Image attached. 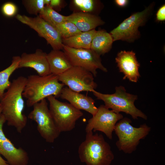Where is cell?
I'll use <instances>...</instances> for the list:
<instances>
[{
  "label": "cell",
  "instance_id": "cell-18",
  "mask_svg": "<svg viewBox=\"0 0 165 165\" xmlns=\"http://www.w3.org/2000/svg\"><path fill=\"white\" fill-rule=\"evenodd\" d=\"M47 57L51 74L59 75L72 66L65 53L60 50H53L47 54Z\"/></svg>",
  "mask_w": 165,
  "mask_h": 165
},
{
  "label": "cell",
  "instance_id": "cell-23",
  "mask_svg": "<svg viewBox=\"0 0 165 165\" xmlns=\"http://www.w3.org/2000/svg\"><path fill=\"white\" fill-rule=\"evenodd\" d=\"M55 28L62 39L71 37L82 32L74 24L67 20L58 25Z\"/></svg>",
  "mask_w": 165,
  "mask_h": 165
},
{
  "label": "cell",
  "instance_id": "cell-10",
  "mask_svg": "<svg viewBox=\"0 0 165 165\" xmlns=\"http://www.w3.org/2000/svg\"><path fill=\"white\" fill-rule=\"evenodd\" d=\"M58 76L60 82L75 92H92L97 87L93 74L80 67L73 66Z\"/></svg>",
  "mask_w": 165,
  "mask_h": 165
},
{
  "label": "cell",
  "instance_id": "cell-2",
  "mask_svg": "<svg viewBox=\"0 0 165 165\" xmlns=\"http://www.w3.org/2000/svg\"><path fill=\"white\" fill-rule=\"evenodd\" d=\"M58 75L50 74L41 76L32 75L27 78L22 93L23 97L27 99L28 107H32L50 96L60 97L64 85L59 82Z\"/></svg>",
  "mask_w": 165,
  "mask_h": 165
},
{
  "label": "cell",
  "instance_id": "cell-28",
  "mask_svg": "<svg viewBox=\"0 0 165 165\" xmlns=\"http://www.w3.org/2000/svg\"><path fill=\"white\" fill-rule=\"evenodd\" d=\"M6 121L4 116L2 114H1L0 116V140H2L6 137L2 129L3 124Z\"/></svg>",
  "mask_w": 165,
  "mask_h": 165
},
{
  "label": "cell",
  "instance_id": "cell-33",
  "mask_svg": "<svg viewBox=\"0 0 165 165\" xmlns=\"http://www.w3.org/2000/svg\"><path fill=\"white\" fill-rule=\"evenodd\" d=\"M2 106L1 104H0V116L2 114Z\"/></svg>",
  "mask_w": 165,
  "mask_h": 165
},
{
  "label": "cell",
  "instance_id": "cell-7",
  "mask_svg": "<svg viewBox=\"0 0 165 165\" xmlns=\"http://www.w3.org/2000/svg\"><path fill=\"white\" fill-rule=\"evenodd\" d=\"M49 110L54 123L61 133L71 131L83 113L71 104L57 100L53 96L47 97Z\"/></svg>",
  "mask_w": 165,
  "mask_h": 165
},
{
  "label": "cell",
  "instance_id": "cell-30",
  "mask_svg": "<svg viewBox=\"0 0 165 165\" xmlns=\"http://www.w3.org/2000/svg\"><path fill=\"white\" fill-rule=\"evenodd\" d=\"M128 0H116L115 2L117 6L121 7H123L126 6L128 4Z\"/></svg>",
  "mask_w": 165,
  "mask_h": 165
},
{
  "label": "cell",
  "instance_id": "cell-21",
  "mask_svg": "<svg viewBox=\"0 0 165 165\" xmlns=\"http://www.w3.org/2000/svg\"><path fill=\"white\" fill-rule=\"evenodd\" d=\"M19 56H15L12 58L11 64L6 68L0 72V100L2 98L5 90L9 87L11 82L9 78L17 69L20 61Z\"/></svg>",
  "mask_w": 165,
  "mask_h": 165
},
{
  "label": "cell",
  "instance_id": "cell-29",
  "mask_svg": "<svg viewBox=\"0 0 165 165\" xmlns=\"http://www.w3.org/2000/svg\"><path fill=\"white\" fill-rule=\"evenodd\" d=\"M61 1L60 0H50V6L53 9L58 8L60 6Z\"/></svg>",
  "mask_w": 165,
  "mask_h": 165
},
{
  "label": "cell",
  "instance_id": "cell-12",
  "mask_svg": "<svg viewBox=\"0 0 165 165\" xmlns=\"http://www.w3.org/2000/svg\"><path fill=\"white\" fill-rule=\"evenodd\" d=\"M123 118L122 114L116 113L101 105L98 108L95 115L90 119L85 128L86 133L96 131L104 133L110 139L112 138V133L118 121Z\"/></svg>",
  "mask_w": 165,
  "mask_h": 165
},
{
  "label": "cell",
  "instance_id": "cell-11",
  "mask_svg": "<svg viewBox=\"0 0 165 165\" xmlns=\"http://www.w3.org/2000/svg\"><path fill=\"white\" fill-rule=\"evenodd\" d=\"M16 18L19 21L35 31L40 36L44 38L53 50H62V39L55 27L39 15L32 17L18 14L16 16Z\"/></svg>",
  "mask_w": 165,
  "mask_h": 165
},
{
  "label": "cell",
  "instance_id": "cell-32",
  "mask_svg": "<svg viewBox=\"0 0 165 165\" xmlns=\"http://www.w3.org/2000/svg\"><path fill=\"white\" fill-rule=\"evenodd\" d=\"M50 0H44L45 5H50Z\"/></svg>",
  "mask_w": 165,
  "mask_h": 165
},
{
  "label": "cell",
  "instance_id": "cell-1",
  "mask_svg": "<svg viewBox=\"0 0 165 165\" xmlns=\"http://www.w3.org/2000/svg\"><path fill=\"white\" fill-rule=\"evenodd\" d=\"M26 79L27 78L23 76L13 79L0 100L2 113L8 125L14 127L20 133L25 127L27 122V117L23 113L24 102L22 93Z\"/></svg>",
  "mask_w": 165,
  "mask_h": 165
},
{
  "label": "cell",
  "instance_id": "cell-8",
  "mask_svg": "<svg viewBox=\"0 0 165 165\" xmlns=\"http://www.w3.org/2000/svg\"><path fill=\"white\" fill-rule=\"evenodd\" d=\"M28 118L36 122L41 136L47 142H54L61 132L57 127L48 106L46 99L34 104Z\"/></svg>",
  "mask_w": 165,
  "mask_h": 165
},
{
  "label": "cell",
  "instance_id": "cell-26",
  "mask_svg": "<svg viewBox=\"0 0 165 165\" xmlns=\"http://www.w3.org/2000/svg\"><path fill=\"white\" fill-rule=\"evenodd\" d=\"M17 10L16 6L11 2H7L4 3L1 8L2 14L7 17H11L15 15Z\"/></svg>",
  "mask_w": 165,
  "mask_h": 165
},
{
  "label": "cell",
  "instance_id": "cell-6",
  "mask_svg": "<svg viewBox=\"0 0 165 165\" xmlns=\"http://www.w3.org/2000/svg\"><path fill=\"white\" fill-rule=\"evenodd\" d=\"M154 4L150 5L143 10L134 13L124 20L110 34L113 41L121 40L129 42L139 38V27L146 23L152 11Z\"/></svg>",
  "mask_w": 165,
  "mask_h": 165
},
{
  "label": "cell",
  "instance_id": "cell-27",
  "mask_svg": "<svg viewBox=\"0 0 165 165\" xmlns=\"http://www.w3.org/2000/svg\"><path fill=\"white\" fill-rule=\"evenodd\" d=\"M156 20L158 21L165 20V5L162 6L158 10L156 13Z\"/></svg>",
  "mask_w": 165,
  "mask_h": 165
},
{
  "label": "cell",
  "instance_id": "cell-22",
  "mask_svg": "<svg viewBox=\"0 0 165 165\" xmlns=\"http://www.w3.org/2000/svg\"><path fill=\"white\" fill-rule=\"evenodd\" d=\"M39 16L55 27L67 20V16L59 14L49 5L45 6L43 10L39 13Z\"/></svg>",
  "mask_w": 165,
  "mask_h": 165
},
{
  "label": "cell",
  "instance_id": "cell-19",
  "mask_svg": "<svg viewBox=\"0 0 165 165\" xmlns=\"http://www.w3.org/2000/svg\"><path fill=\"white\" fill-rule=\"evenodd\" d=\"M111 34L103 30L97 31L91 42L90 49L99 56L108 53L113 42Z\"/></svg>",
  "mask_w": 165,
  "mask_h": 165
},
{
  "label": "cell",
  "instance_id": "cell-31",
  "mask_svg": "<svg viewBox=\"0 0 165 165\" xmlns=\"http://www.w3.org/2000/svg\"><path fill=\"white\" fill-rule=\"evenodd\" d=\"M0 165H9L7 161H6L1 156L0 154Z\"/></svg>",
  "mask_w": 165,
  "mask_h": 165
},
{
  "label": "cell",
  "instance_id": "cell-5",
  "mask_svg": "<svg viewBox=\"0 0 165 165\" xmlns=\"http://www.w3.org/2000/svg\"><path fill=\"white\" fill-rule=\"evenodd\" d=\"M131 123L130 119L123 118L116 123L114 129L118 138L116 143L117 148L119 151L127 154L134 151L140 140L144 139L151 130L145 123L138 127H133Z\"/></svg>",
  "mask_w": 165,
  "mask_h": 165
},
{
  "label": "cell",
  "instance_id": "cell-14",
  "mask_svg": "<svg viewBox=\"0 0 165 165\" xmlns=\"http://www.w3.org/2000/svg\"><path fill=\"white\" fill-rule=\"evenodd\" d=\"M47 55L46 53L39 49L32 53H24L20 57L18 68H30L34 69L39 76L49 75L51 73Z\"/></svg>",
  "mask_w": 165,
  "mask_h": 165
},
{
  "label": "cell",
  "instance_id": "cell-4",
  "mask_svg": "<svg viewBox=\"0 0 165 165\" xmlns=\"http://www.w3.org/2000/svg\"><path fill=\"white\" fill-rule=\"evenodd\" d=\"M115 90V93L112 94H102L95 90L92 92L97 99L104 102L105 107L116 113L124 112L130 115L134 119L138 117L147 119V116L134 105L137 95L127 93L122 86L116 87Z\"/></svg>",
  "mask_w": 165,
  "mask_h": 165
},
{
  "label": "cell",
  "instance_id": "cell-13",
  "mask_svg": "<svg viewBox=\"0 0 165 165\" xmlns=\"http://www.w3.org/2000/svg\"><path fill=\"white\" fill-rule=\"evenodd\" d=\"M115 61L119 72L124 75L123 79H127L133 82H138L140 77L139 72L140 64L135 52L132 50L121 51L117 53Z\"/></svg>",
  "mask_w": 165,
  "mask_h": 165
},
{
  "label": "cell",
  "instance_id": "cell-24",
  "mask_svg": "<svg viewBox=\"0 0 165 165\" xmlns=\"http://www.w3.org/2000/svg\"><path fill=\"white\" fill-rule=\"evenodd\" d=\"M22 4L30 14L37 15L45 7L44 0H24Z\"/></svg>",
  "mask_w": 165,
  "mask_h": 165
},
{
  "label": "cell",
  "instance_id": "cell-15",
  "mask_svg": "<svg viewBox=\"0 0 165 165\" xmlns=\"http://www.w3.org/2000/svg\"><path fill=\"white\" fill-rule=\"evenodd\" d=\"M60 97L69 101L70 104L76 108L83 110L91 114L93 116L98 110L95 105V101L91 97L74 91L68 87H63Z\"/></svg>",
  "mask_w": 165,
  "mask_h": 165
},
{
  "label": "cell",
  "instance_id": "cell-25",
  "mask_svg": "<svg viewBox=\"0 0 165 165\" xmlns=\"http://www.w3.org/2000/svg\"><path fill=\"white\" fill-rule=\"evenodd\" d=\"M73 2L75 6L83 12H91L94 8V2L92 0H74Z\"/></svg>",
  "mask_w": 165,
  "mask_h": 165
},
{
  "label": "cell",
  "instance_id": "cell-16",
  "mask_svg": "<svg viewBox=\"0 0 165 165\" xmlns=\"http://www.w3.org/2000/svg\"><path fill=\"white\" fill-rule=\"evenodd\" d=\"M0 154L9 165H27L29 162L27 152L21 147L16 148L6 137L0 140Z\"/></svg>",
  "mask_w": 165,
  "mask_h": 165
},
{
  "label": "cell",
  "instance_id": "cell-17",
  "mask_svg": "<svg viewBox=\"0 0 165 165\" xmlns=\"http://www.w3.org/2000/svg\"><path fill=\"white\" fill-rule=\"evenodd\" d=\"M66 20L74 24L81 32L95 29L105 23L99 16L84 12L76 13L67 16Z\"/></svg>",
  "mask_w": 165,
  "mask_h": 165
},
{
  "label": "cell",
  "instance_id": "cell-9",
  "mask_svg": "<svg viewBox=\"0 0 165 165\" xmlns=\"http://www.w3.org/2000/svg\"><path fill=\"white\" fill-rule=\"evenodd\" d=\"M62 50L72 66L82 68L94 77L97 75V69L108 71L101 63L100 56L90 49H75L63 44Z\"/></svg>",
  "mask_w": 165,
  "mask_h": 165
},
{
  "label": "cell",
  "instance_id": "cell-20",
  "mask_svg": "<svg viewBox=\"0 0 165 165\" xmlns=\"http://www.w3.org/2000/svg\"><path fill=\"white\" fill-rule=\"evenodd\" d=\"M97 31L95 29L82 32L71 37L62 39L63 45L75 49H90L93 38Z\"/></svg>",
  "mask_w": 165,
  "mask_h": 165
},
{
  "label": "cell",
  "instance_id": "cell-3",
  "mask_svg": "<svg viewBox=\"0 0 165 165\" xmlns=\"http://www.w3.org/2000/svg\"><path fill=\"white\" fill-rule=\"evenodd\" d=\"M80 161L86 165H110L114 158L111 147L103 136L86 133L78 149Z\"/></svg>",
  "mask_w": 165,
  "mask_h": 165
}]
</instances>
